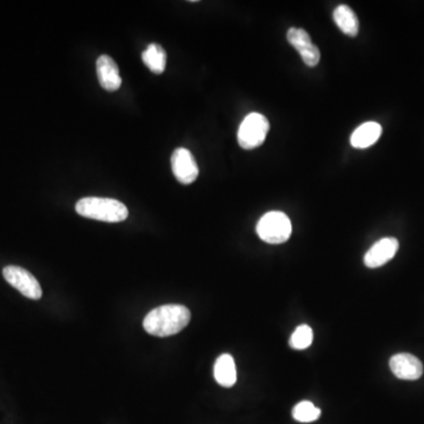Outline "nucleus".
I'll list each match as a JSON object with an SVG mask.
<instances>
[{
  "label": "nucleus",
  "instance_id": "423d86ee",
  "mask_svg": "<svg viewBox=\"0 0 424 424\" xmlns=\"http://www.w3.org/2000/svg\"><path fill=\"white\" fill-rule=\"evenodd\" d=\"M171 168L176 179L184 185H189L200 175L196 159L188 149L178 147L171 156Z\"/></svg>",
  "mask_w": 424,
  "mask_h": 424
},
{
  "label": "nucleus",
  "instance_id": "ddd939ff",
  "mask_svg": "<svg viewBox=\"0 0 424 424\" xmlns=\"http://www.w3.org/2000/svg\"><path fill=\"white\" fill-rule=\"evenodd\" d=\"M333 21L344 35L356 37L360 31V21L354 11L348 5H338L333 11Z\"/></svg>",
  "mask_w": 424,
  "mask_h": 424
},
{
  "label": "nucleus",
  "instance_id": "dca6fc26",
  "mask_svg": "<svg viewBox=\"0 0 424 424\" xmlns=\"http://www.w3.org/2000/svg\"><path fill=\"white\" fill-rule=\"evenodd\" d=\"M292 416L294 420L302 423H310L317 420L321 416V411L315 404L309 401H302L294 408Z\"/></svg>",
  "mask_w": 424,
  "mask_h": 424
},
{
  "label": "nucleus",
  "instance_id": "f8f14e48",
  "mask_svg": "<svg viewBox=\"0 0 424 424\" xmlns=\"http://www.w3.org/2000/svg\"><path fill=\"white\" fill-rule=\"evenodd\" d=\"M382 134V127L376 122L362 124L351 134L350 143L355 149H367L379 141Z\"/></svg>",
  "mask_w": 424,
  "mask_h": 424
},
{
  "label": "nucleus",
  "instance_id": "f03ea898",
  "mask_svg": "<svg viewBox=\"0 0 424 424\" xmlns=\"http://www.w3.org/2000/svg\"><path fill=\"white\" fill-rule=\"evenodd\" d=\"M76 211L83 217L108 223L123 222L129 216V210L122 202L103 197L81 198L76 204Z\"/></svg>",
  "mask_w": 424,
  "mask_h": 424
},
{
  "label": "nucleus",
  "instance_id": "39448f33",
  "mask_svg": "<svg viewBox=\"0 0 424 424\" xmlns=\"http://www.w3.org/2000/svg\"><path fill=\"white\" fill-rule=\"evenodd\" d=\"M3 275L7 283L17 289L25 297L35 301L42 298V287L30 271L16 265H8L4 268Z\"/></svg>",
  "mask_w": 424,
  "mask_h": 424
},
{
  "label": "nucleus",
  "instance_id": "1a4fd4ad",
  "mask_svg": "<svg viewBox=\"0 0 424 424\" xmlns=\"http://www.w3.org/2000/svg\"><path fill=\"white\" fill-rule=\"evenodd\" d=\"M390 369L397 379L415 381L423 374V365L416 356L411 354L394 355L390 358Z\"/></svg>",
  "mask_w": 424,
  "mask_h": 424
},
{
  "label": "nucleus",
  "instance_id": "9d476101",
  "mask_svg": "<svg viewBox=\"0 0 424 424\" xmlns=\"http://www.w3.org/2000/svg\"><path fill=\"white\" fill-rule=\"evenodd\" d=\"M97 76L99 84L106 91H117L122 86L118 65L108 55H103L97 59Z\"/></svg>",
  "mask_w": 424,
  "mask_h": 424
},
{
  "label": "nucleus",
  "instance_id": "2eb2a0df",
  "mask_svg": "<svg viewBox=\"0 0 424 424\" xmlns=\"http://www.w3.org/2000/svg\"><path fill=\"white\" fill-rule=\"evenodd\" d=\"M312 340H314V331L311 328L306 324H302L297 326V329L294 330V333L291 335L289 344L292 349L304 350L311 345Z\"/></svg>",
  "mask_w": 424,
  "mask_h": 424
},
{
  "label": "nucleus",
  "instance_id": "0eeeda50",
  "mask_svg": "<svg viewBox=\"0 0 424 424\" xmlns=\"http://www.w3.org/2000/svg\"><path fill=\"white\" fill-rule=\"evenodd\" d=\"M287 42L297 50L305 65L314 67L319 63L321 52L319 47L312 42L308 32L303 28H291L287 33Z\"/></svg>",
  "mask_w": 424,
  "mask_h": 424
},
{
  "label": "nucleus",
  "instance_id": "7ed1b4c3",
  "mask_svg": "<svg viewBox=\"0 0 424 424\" xmlns=\"http://www.w3.org/2000/svg\"><path fill=\"white\" fill-rule=\"evenodd\" d=\"M292 225L287 214L281 211H270L260 218L257 224L260 239L269 244H282L290 239Z\"/></svg>",
  "mask_w": 424,
  "mask_h": 424
},
{
  "label": "nucleus",
  "instance_id": "f257e3e1",
  "mask_svg": "<svg viewBox=\"0 0 424 424\" xmlns=\"http://www.w3.org/2000/svg\"><path fill=\"white\" fill-rule=\"evenodd\" d=\"M191 319V312L184 305H161L151 310L145 319L143 326L152 336H172L182 331Z\"/></svg>",
  "mask_w": 424,
  "mask_h": 424
},
{
  "label": "nucleus",
  "instance_id": "6e6552de",
  "mask_svg": "<svg viewBox=\"0 0 424 424\" xmlns=\"http://www.w3.org/2000/svg\"><path fill=\"white\" fill-rule=\"evenodd\" d=\"M399 241L394 237L379 239L370 249L367 251L365 256V264L370 269L382 267L393 260L399 250Z\"/></svg>",
  "mask_w": 424,
  "mask_h": 424
},
{
  "label": "nucleus",
  "instance_id": "9b49d317",
  "mask_svg": "<svg viewBox=\"0 0 424 424\" xmlns=\"http://www.w3.org/2000/svg\"><path fill=\"white\" fill-rule=\"evenodd\" d=\"M214 379L224 388H231L237 381L235 360L231 355L223 354L217 358L214 368Z\"/></svg>",
  "mask_w": 424,
  "mask_h": 424
},
{
  "label": "nucleus",
  "instance_id": "4468645a",
  "mask_svg": "<svg viewBox=\"0 0 424 424\" xmlns=\"http://www.w3.org/2000/svg\"><path fill=\"white\" fill-rule=\"evenodd\" d=\"M142 59L151 72L156 74L164 72L166 67V52L159 44L152 42L147 45V49L142 53Z\"/></svg>",
  "mask_w": 424,
  "mask_h": 424
},
{
  "label": "nucleus",
  "instance_id": "20e7f679",
  "mask_svg": "<svg viewBox=\"0 0 424 424\" xmlns=\"http://www.w3.org/2000/svg\"><path fill=\"white\" fill-rule=\"evenodd\" d=\"M269 127L270 124L267 117L260 113H250L239 125L237 134L239 145L244 150H253L260 147L265 142Z\"/></svg>",
  "mask_w": 424,
  "mask_h": 424
}]
</instances>
